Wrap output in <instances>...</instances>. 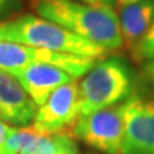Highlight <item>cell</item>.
Instances as JSON below:
<instances>
[{
    "instance_id": "obj_1",
    "label": "cell",
    "mask_w": 154,
    "mask_h": 154,
    "mask_svg": "<svg viewBox=\"0 0 154 154\" xmlns=\"http://www.w3.org/2000/svg\"><path fill=\"white\" fill-rule=\"evenodd\" d=\"M32 12L107 49L123 48L118 14L112 8H96L76 0H31Z\"/></svg>"
},
{
    "instance_id": "obj_2",
    "label": "cell",
    "mask_w": 154,
    "mask_h": 154,
    "mask_svg": "<svg viewBox=\"0 0 154 154\" xmlns=\"http://www.w3.org/2000/svg\"><path fill=\"white\" fill-rule=\"evenodd\" d=\"M0 40L36 49L102 59L110 53L35 13L14 14L0 22Z\"/></svg>"
},
{
    "instance_id": "obj_3",
    "label": "cell",
    "mask_w": 154,
    "mask_h": 154,
    "mask_svg": "<svg viewBox=\"0 0 154 154\" xmlns=\"http://www.w3.org/2000/svg\"><path fill=\"white\" fill-rule=\"evenodd\" d=\"M80 82V116L125 102L132 89V76L118 57L99 59Z\"/></svg>"
},
{
    "instance_id": "obj_4",
    "label": "cell",
    "mask_w": 154,
    "mask_h": 154,
    "mask_svg": "<svg viewBox=\"0 0 154 154\" xmlns=\"http://www.w3.org/2000/svg\"><path fill=\"white\" fill-rule=\"evenodd\" d=\"M71 130L76 139L96 150L105 154H123L125 102L80 116Z\"/></svg>"
},
{
    "instance_id": "obj_5",
    "label": "cell",
    "mask_w": 154,
    "mask_h": 154,
    "mask_svg": "<svg viewBox=\"0 0 154 154\" xmlns=\"http://www.w3.org/2000/svg\"><path fill=\"white\" fill-rule=\"evenodd\" d=\"M98 60L88 57L36 49L23 44L0 40V69L9 73H14L36 63H48L59 67L67 73L79 79L88 73Z\"/></svg>"
},
{
    "instance_id": "obj_6",
    "label": "cell",
    "mask_w": 154,
    "mask_h": 154,
    "mask_svg": "<svg viewBox=\"0 0 154 154\" xmlns=\"http://www.w3.org/2000/svg\"><path fill=\"white\" fill-rule=\"evenodd\" d=\"M80 117V84L76 80L62 85L37 107L31 127L42 135L63 134Z\"/></svg>"
},
{
    "instance_id": "obj_7",
    "label": "cell",
    "mask_w": 154,
    "mask_h": 154,
    "mask_svg": "<svg viewBox=\"0 0 154 154\" xmlns=\"http://www.w3.org/2000/svg\"><path fill=\"white\" fill-rule=\"evenodd\" d=\"M123 154H154V102L139 95L125 100Z\"/></svg>"
},
{
    "instance_id": "obj_8",
    "label": "cell",
    "mask_w": 154,
    "mask_h": 154,
    "mask_svg": "<svg viewBox=\"0 0 154 154\" xmlns=\"http://www.w3.org/2000/svg\"><path fill=\"white\" fill-rule=\"evenodd\" d=\"M37 105L19 81L0 69V118L14 127H27L35 118Z\"/></svg>"
},
{
    "instance_id": "obj_9",
    "label": "cell",
    "mask_w": 154,
    "mask_h": 154,
    "mask_svg": "<svg viewBox=\"0 0 154 154\" xmlns=\"http://www.w3.org/2000/svg\"><path fill=\"white\" fill-rule=\"evenodd\" d=\"M13 75L23 86L28 96L37 107L44 104L48 98L62 85L76 80V77L53 64L36 63L28 66Z\"/></svg>"
},
{
    "instance_id": "obj_10",
    "label": "cell",
    "mask_w": 154,
    "mask_h": 154,
    "mask_svg": "<svg viewBox=\"0 0 154 154\" xmlns=\"http://www.w3.org/2000/svg\"><path fill=\"white\" fill-rule=\"evenodd\" d=\"M118 22L123 46L131 51L154 22V0H139L119 8Z\"/></svg>"
},
{
    "instance_id": "obj_11",
    "label": "cell",
    "mask_w": 154,
    "mask_h": 154,
    "mask_svg": "<svg viewBox=\"0 0 154 154\" xmlns=\"http://www.w3.org/2000/svg\"><path fill=\"white\" fill-rule=\"evenodd\" d=\"M132 58L139 63L154 62V22L148 32L131 50Z\"/></svg>"
},
{
    "instance_id": "obj_12",
    "label": "cell",
    "mask_w": 154,
    "mask_h": 154,
    "mask_svg": "<svg viewBox=\"0 0 154 154\" xmlns=\"http://www.w3.org/2000/svg\"><path fill=\"white\" fill-rule=\"evenodd\" d=\"M37 154H77V146L68 135L60 134L57 145Z\"/></svg>"
},
{
    "instance_id": "obj_13",
    "label": "cell",
    "mask_w": 154,
    "mask_h": 154,
    "mask_svg": "<svg viewBox=\"0 0 154 154\" xmlns=\"http://www.w3.org/2000/svg\"><path fill=\"white\" fill-rule=\"evenodd\" d=\"M21 0H0V22L14 16L12 12L17 9Z\"/></svg>"
},
{
    "instance_id": "obj_14",
    "label": "cell",
    "mask_w": 154,
    "mask_h": 154,
    "mask_svg": "<svg viewBox=\"0 0 154 154\" xmlns=\"http://www.w3.org/2000/svg\"><path fill=\"white\" fill-rule=\"evenodd\" d=\"M76 2L84 3L86 5L96 7V8H112L117 7V2L116 0H76Z\"/></svg>"
},
{
    "instance_id": "obj_15",
    "label": "cell",
    "mask_w": 154,
    "mask_h": 154,
    "mask_svg": "<svg viewBox=\"0 0 154 154\" xmlns=\"http://www.w3.org/2000/svg\"><path fill=\"white\" fill-rule=\"evenodd\" d=\"M143 73L148 80V82L153 86L154 89V62H146L143 63Z\"/></svg>"
},
{
    "instance_id": "obj_16",
    "label": "cell",
    "mask_w": 154,
    "mask_h": 154,
    "mask_svg": "<svg viewBox=\"0 0 154 154\" xmlns=\"http://www.w3.org/2000/svg\"><path fill=\"white\" fill-rule=\"evenodd\" d=\"M11 130H12L11 125H8L7 122H4L3 119L0 118V150H2V148H3L4 143H5V140H7Z\"/></svg>"
},
{
    "instance_id": "obj_17",
    "label": "cell",
    "mask_w": 154,
    "mask_h": 154,
    "mask_svg": "<svg viewBox=\"0 0 154 154\" xmlns=\"http://www.w3.org/2000/svg\"><path fill=\"white\" fill-rule=\"evenodd\" d=\"M117 2V7L118 8H122V7H126L128 4H132V3H136L139 0H116Z\"/></svg>"
}]
</instances>
